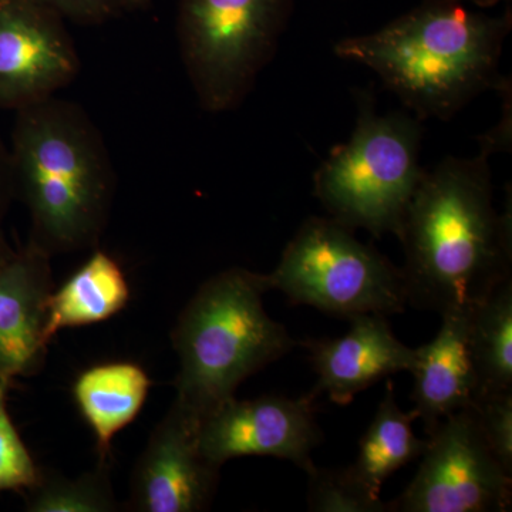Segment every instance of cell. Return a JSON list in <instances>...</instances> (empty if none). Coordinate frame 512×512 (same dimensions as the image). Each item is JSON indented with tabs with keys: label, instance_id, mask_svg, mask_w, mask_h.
Instances as JSON below:
<instances>
[{
	"label": "cell",
	"instance_id": "obj_1",
	"mask_svg": "<svg viewBox=\"0 0 512 512\" xmlns=\"http://www.w3.org/2000/svg\"><path fill=\"white\" fill-rule=\"evenodd\" d=\"M407 305L471 312L511 278V208L498 214L488 154L447 157L424 171L399 237Z\"/></svg>",
	"mask_w": 512,
	"mask_h": 512
},
{
	"label": "cell",
	"instance_id": "obj_2",
	"mask_svg": "<svg viewBox=\"0 0 512 512\" xmlns=\"http://www.w3.org/2000/svg\"><path fill=\"white\" fill-rule=\"evenodd\" d=\"M511 25V12L491 16L463 0H426L377 32L340 40L335 53L373 70L420 120H448L504 86L498 67Z\"/></svg>",
	"mask_w": 512,
	"mask_h": 512
},
{
	"label": "cell",
	"instance_id": "obj_3",
	"mask_svg": "<svg viewBox=\"0 0 512 512\" xmlns=\"http://www.w3.org/2000/svg\"><path fill=\"white\" fill-rule=\"evenodd\" d=\"M9 151L15 198L32 222L29 241L52 256L97 247L116 174L86 110L53 96L16 111Z\"/></svg>",
	"mask_w": 512,
	"mask_h": 512
},
{
	"label": "cell",
	"instance_id": "obj_4",
	"mask_svg": "<svg viewBox=\"0 0 512 512\" xmlns=\"http://www.w3.org/2000/svg\"><path fill=\"white\" fill-rule=\"evenodd\" d=\"M268 276L229 268L211 276L184 306L173 332L180 360L175 402L198 420L234 399L239 384L296 348L266 313Z\"/></svg>",
	"mask_w": 512,
	"mask_h": 512
},
{
	"label": "cell",
	"instance_id": "obj_5",
	"mask_svg": "<svg viewBox=\"0 0 512 512\" xmlns=\"http://www.w3.org/2000/svg\"><path fill=\"white\" fill-rule=\"evenodd\" d=\"M357 109L352 136L320 165L313 192L345 227L399 237L426 171L420 164L423 126L412 113H377L367 93H360Z\"/></svg>",
	"mask_w": 512,
	"mask_h": 512
},
{
	"label": "cell",
	"instance_id": "obj_6",
	"mask_svg": "<svg viewBox=\"0 0 512 512\" xmlns=\"http://www.w3.org/2000/svg\"><path fill=\"white\" fill-rule=\"evenodd\" d=\"M266 276L271 291L336 318L396 315L407 308L402 269L333 218L303 222Z\"/></svg>",
	"mask_w": 512,
	"mask_h": 512
},
{
	"label": "cell",
	"instance_id": "obj_7",
	"mask_svg": "<svg viewBox=\"0 0 512 512\" xmlns=\"http://www.w3.org/2000/svg\"><path fill=\"white\" fill-rule=\"evenodd\" d=\"M293 0H180L178 40L202 109L234 110L271 62Z\"/></svg>",
	"mask_w": 512,
	"mask_h": 512
},
{
	"label": "cell",
	"instance_id": "obj_8",
	"mask_svg": "<svg viewBox=\"0 0 512 512\" xmlns=\"http://www.w3.org/2000/svg\"><path fill=\"white\" fill-rule=\"evenodd\" d=\"M512 503V476L485 443L473 409L441 421L412 483L389 512H505Z\"/></svg>",
	"mask_w": 512,
	"mask_h": 512
},
{
	"label": "cell",
	"instance_id": "obj_9",
	"mask_svg": "<svg viewBox=\"0 0 512 512\" xmlns=\"http://www.w3.org/2000/svg\"><path fill=\"white\" fill-rule=\"evenodd\" d=\"M322 440L311 393L298 399L278 394L234 397L198 423L201 453L220 468L232 458L276 457L308 474L315 467L313 450Z\"/></svg>",
	"mask_w": 512,
	"mask_h": 512
},
{
	"label": "cell",
	"instance_id": "obj_10",
	"mask_svg": "<svg viewBox=\"0 0 512 512\" xmlns=\"http://www.w3.org/2000/svg\"><path fill=\"white\" fill-rule=\"evenodd\" d=\"M80 72L64 19L35 0H0V109L55 96Z\"/></svg>",
	"mask_w": 512,
	"mask_h": 512
},
{
	"label": "cell",
	"instance_id": "obj_11",
	"mask_svg": "<svg viewBox=\"0 0 512 512\" xmlns=\"http://www.w3.org/2000/svg\"><path fill=\"white\" fill-rule=\"evenodd\" d=\"M198 423L174 400L138 457L128 511L201 512L211 507L221 468L201 453Z\"/></svg>",
	"mask_w": 512,
	"mask_h": 512
},
{
	"label": "cell",
	"instance_id": "obj_12",
	"mask_svg": "<svg viewBox=\"0 0 512 512\" xmlns=\"http://www.w3.org/2000/svg\"><path fill=\"white\" fill-rule=\"evenodd\" d=\"M52 255L32 241L0 265V382L35 376L46 362Z\"/></svg>",
	"mask_w": 512,
	"mask_h": 512
},
{
	"label": "cell",
	"instance_id": "obj_13",
	"mask_svg": "<svg viewBox=\"0 0 512 512\" xmlns=\"http://www.w3.org/2000/svg\"><path fill=\"white\" fill-rule=\"evenodd\" d=\"M349 320L352 326L340 338L302 342L318 375L312 396L328 394L339 406H348L357 393L383 377L412 373L417 360L416 349L394 336L386 316L366 313Z\"/></svg>",
	"mask_w": 512,
	"mask_h": 512
},
{
	"label": "cell",
	"instance_id": "obj_14",
	"mask_svg": "<svg viewBox=\"0 0 512 512\" xmlns=\"http://www.w3.org/2000/svg\"><path fill=\"white\" fill-rule=\"evenodd\" d=\"M470 312L441 316L436 338L416 349L412 412L423 421L430 436L450 414L468 409L476 402L478 379L468 349Z\"/></svg>",
	"mask_w": 512,
	"mask_h": 512
},
{
	"label": "cell",
	"instance_id": "obj_15",
	"mask_svg": "<svg viewBox=\"0 0 512 512\" xmlns=\"http://www.w3.org/2000/svg\"><path fill=\"white\" fill-rule=\"evenodd\" d=\"M150 386L146 370L131 362L101 363L77 376L74 400L96 437L101 460H107L114 436L143 409Z\"/></svg>",
	"mask_w": 512,
	"mask_h": 512
},
{
	"label": "cell",
	"instance_id": "obj_16",
	"mask_svg": "<svg viewBox=\"0 0 512 512\" xmlns=\"http://www.w3.org/2000/svg\"><path fill=\"white\" fill-rule=\"evenodd\" d=\"M130 301L123 269L106 252L96 251L47 303L45 336L52 342L60 330L94 325L113 318Z\"/></svg>",
	"mask_w": 512,
	"mask_h": 512
},
{
	"label": "cell",
	"instance_id": "obj_17",
	"mask_svg": "<svg viewBox=\"0 0 512 512\" xmlns=\"http://www.w3.org/2000/svg\"><path fill=\"white\" fill-rule=\"evenodd\" d=\"M413 412L404 413L397 404L392 382L377 407L372 423L359 441V454L349 471L367 493L380 498L383 484L400 468L423 456L427 439L414 434Z\"/></svg>",
	"mask_w": 512,
	"mask_h": 512
},
{
	"label": "cell",
	"instance_id": "obj_18",
	"mask_svg": "<svg viewBox=\"0 0 512 512\" xmlns=\"http://www.w3.org/2000/svg\"><path fill=\"white\" fill-rule=\"evenodd\" d=\"M468 349L477 373V397L512 390V278L470 312Z\"/></svg>",
	"mask_w": 512,
	"mask_h": 512
},
{
	"label": "cell",
	"instance_id": "obj_19",
	"mask_svg": "<svg viewBox=\"0 0 512 512\" xmlns=\"http://www.w3.org/2000/svg\"><path fill=\"white\" fill-rule=\"evenodd\" d=\"M99 466L76 478L56 471L40 470L39 480L23 491L25 510L30 512H116L120 504L113 491L110 470Z\"/></svg>",
	"mask_w": 512,
	"mask_h": 512
},
{
	"label": "cell",
	"instance_id": "obj_20",
	"mask_svg": "<svg viewBox=\"0 0 512 512\" xmlns=\"http://www.w3.org/2000/svg\"><path fill=\"white\" fill-rule=\"evenodd\" d=\"M312 512H389V503L367 493L349 468L313 467L308 473Z\"/></svg>",
	"mask_w": 512,
	"mask_h": 512
},
{
	"label": "cell",
	"instance_id": "obj_21",
	"mask_svg": "<svg viewBox=\"0 0 512 512\" xmlns=\"http://www.w3.org/2000/svg\"><path fill=\"white\" fill-rule=\"evenodd\" d=\"M12 382H0V491L28 490L39 480L40 468L20 437L8 410Z\"/></svg>",
	"mask_w": 512,
	"mask_h": 512
},
{
	"label": "cell",
	"instance_id": "obj_22",
	"mask_svg": "<svg viewBox=\"0 0 512 512\" xmlns=\"http://www.w3.org/2000/svg\"><path fill=\"white\" fill-rule=\"evenodd\" d=\"M471 409L495 460L512 476V390L478 396Z\"/></svg>",
	"mask_w": 512,
	"mask_h": 512
},
{
	"label": "cell",
	"instance_id": "obj_23",
	"mask_svg": "<svg viewBox=\"0 0 512 512\" xmlns=\"http://www.w3.org/2000/svg\"><path fill=\"white\" fill-rule=\"evenodd\" d=\"M39 5L53 10L64 20H73L80 25H99L121 10L120 0H35Z\"/></svg>",
	"mask_w": 512,
	"mask_h": 512
},
{
	"label": "cell",
	"instance_id": "obj_24",
	"mask_svg": "<svg viewBox=\"0 0 512 512\" xmlns=\"http://www.w3.org/2000/svg\"><path fill=\"white\" fill-rule=\"evenodd\" d=\"M13 200H15V183H13L12 160H10L9 147L0 138V225Z\"/></svg>",
	"mask_w": 512,
	"mask_h": 512
},
{
	"label": "cell",
	"instance_id": "obj_25",
	"mask_svg": "<svg viewBox=\"0 0 512 512\" xmlns=\"http://www.w3.org/2000/svg\"><path fill=\"white\" fill-rule=\"evenodd\" d=\"M13 251H15V249L10 248L5 235H3L2 228H0V265L13 254Z\"/></svg>",
	"mask_w": 512,
	"mask_h": 512
},
{
	"label": "cell",
	"instance_id": "obj_26",
	"mask_svg": "<svg viewBox=\"0 0 512 512\" xmlns=\"http://www.w3.org/2000/svg\"><path fill=\"white\" fill-rule=\"evenodd\" d=\"M468 5L478 6V8H493L501 2H507V0H463Z\"/></svg>",
	"mask_w": 512,
	"mask_h": 512
},
{
	"label": "cell",
	"instance_id": "obj_27",
	"mask_svg": "<svg viewBox=\"0 0 512 512\" xmlns=\"http://www.w3.org/2000/svg\"><path fill=\"white\" fill-rule=\"evenodd\" d=\"M150 0H120L121 8L123 9H134L140 8V6L146 5Z\"/></svg>",
	"mask_w": 512,
	"mask_h": 512
}]
</instances>
